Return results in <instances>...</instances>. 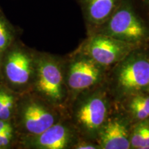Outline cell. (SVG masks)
Segmentation results:
<instances>
[{
  "instance_id": "cell-12",
  "label": "cell",
  "mask_w": 149,
  "mask_h": 149,
  "mask_svg": "<svg viewBox=\"0 0 149 149\" xmlns=\"http://www.w3.org/2000/svg\"><path fill=\"white\" fill-rule=\"evenodd\" d=\"M19 30L7 18L0 6V66L5 52L18 39Z\"/></svg>"
},
{
  "instance_id": "cell-10",
  "label": "cell",
  "mask_w": 149,
  "mask_h": 149,
  "mask_svg": "<svg viewBox=\"0 0 149 149\" xmlns=\"http://www.w3.org/2000/svg\"><path fill=\"white\" fill-rule=\"evenodd\" d=\"M100 148L104 149L130 148L127 124L117 117L106 121L100 130Z\"/></svg>"
},
{
  "instance_id": "cell-9",
  "label": "cell",
  "mask_w": 149,
  "mask_h": 149,
  "mask_svg": "<svg viewBox=\"0 0 149 149\" xmlns=\"http://www.w3.org/2000/svg\"><path fill=\"white\" fill-rule=\"evenodd\" d=\"M107 100L102 95H94L80 105L77 112V120L81 127L88 133L99 132L107 121Z\"/></svg>"
},
{
  "instance_id": "cell-16",
  "label": "cell",
  "mask_w": 149,
  "mask_h": 149,
  "mask_svg": "<svg viewBox=\"0 0 149 149\" xmlns=\"http://www.w3.org/2000/svg\"><path fill=\"white\" fill-rule=\"evenodd\" d=\"M15 127L12 122L0 120V135L6 132L14 130Z\"/></svg>"
},
{
  "instance_id": "cell-18",
  "label": "cell",
  "mask_w": 149,
  "mask_h": 149,
  "mask_svg": "<svg viewBox=\"0 0 149 149\" xmlns=\"http://www.w3.org/2000/svg\"><path fill=\"white\" fill-rule=\"evenodd\" d=\"M75 148L77 149H96L98 148L95 145L91 144H87V143H81V144L77 145Z\"/></svg>"
},
{
  "instance_id": "cell-6",
  "label": "cell",
  "mask_w": 149,
  "mask_h": 149,
  "mask_svg": "<svg viewBox=\"0 0 149 149\" xmlns=\"http://www.w3.org/2000/svg\"><path fill=\"white\" fill-rule=\"evenodd\" d=\"M122 92L135 93L149 86V61L141 56H131L123 61L117 74Z\"/></svg>"
},
{
  "instance_id": "cell-2",
  "label": "cell",
  "mask_w": 149,
  "mask_h": 149,
  "mask_svg": "<svg viewBox=\"0 0 149 149\" xmlns=\"http://www.w3.org/2000/svg\"><path fill=\"white\" fill-rule=\"evenodd\" d=\"M37 52L17 39L2 57L0 81L17 94L31 92L34 82Z\"/></svg>"
},
{
  "instance_id": "cell-3",
  "label": "cell",
  "mask_w": 149,
  "mask_h": 149,
  "mask_svg": "<svg viewBox=\"0 0 149 149\" xmlns=\"http://www.w3.org/2000/svg\"><path fill=\"white\" fill-rule=\"evenodd\" d=\"M65 76L61 61L55 56L37 52L32 92L59 109L65 97Z\"/></svg>"
},
{
  "instance_id": "cell-8",
  "label": "cell",
  "mask_w": 149,
  "mask_h": 149,
  "mask_svg": "<svg viewBox=\"0 0 149 149\" xmlns=\"http://www.w3.org/2000/svg\"><path fill=\"white\" fill-rule=\"evenodd\" d=\"M101 66L86 55L71 62L65 79L68 88L80 92L95 85L103 75Z\"/></svg>"
},
{
  "instance_id": "cell-7",
  "label": "cell",
  "mask_w": 149,
  "mask_h": 149,
  "mask_svg": "<svg viewBox=\"0 0 149 149\" xmlns=\"http://www.w3.org/2000/svg\"><path fill=\"white\" fill-rule=\"evenodd\" d=\"M72 138L70 128L59 120L39 135L19 138L16 148L65 149L69 148Z\"/></svg>"
},
{
  "instance_id": "cell-13",
  "label": "cell",
  "mask_w": 149,
  "mask_h": 149,
  "mask_svg": "<svg viewBox=\"0 0 149 149\" xmlns=\"http://www.w3.org/2000/svg\"><path fill=\"white\" fill-rule=\"evenodd\" d=\"M19 95L0 81V120L12 122Z\"/></svg>"
},
{
  "instance_id": "cell-4",
  "label": "cell",
  "mask_w": 149,
  "mask_h": 149,
  "mask_svg": "<svg viewBox=\"0 0 149 149\" xmlns=\"http://www.w3.org/2000/svg\"><path fill=\"white\" fill-rule=\"evenodd\" d=\"M146 28L130 5L123 4L107 20L103 34L131 44L146 36Z\"/></svg>"
},
{
  "instance_id": "cell-15",
  "label": "cell",
  "mask_w": 149,
  "mask_h": 149,
  "mask_svg": "<svg viewBox=\"0 0 149 149\" xmlns=\"http://www.w3.org/2000/svg\"><path fill=\"white\" fill-rule=\"evenodd\" d=\"M130 148L143 149L144 146V130L143 122L134 128L130 135Z\"/></svg>"
},
{
  "instance_id": "cell-14",
  "label": "cell",
  "mask_w": 149,
  "mask_h": 149,
  "mask_svg": "<svg viewBox=\"0 0 149 149\" xmlns=\"http://www.w3.org/2000/svg\"><path fill=\"white\" fill-rule=\"evenodd\" d=\"M129 110L132 115L139 120L149 117V96L137 94L130 100Z\"/></svg>"
},
{
  "instance_id": "cell-17",
  "label": "cell",
  "mask_w": 149,
  "mask_h": 149,
  "mask_svg": "<svg viewBox=\"0 0 149 149\" xmlns=\"http://www.w3.org/2000/svg\"><path fill=\"white\" fill-rule=\"evenodd\" d=\"M143 130H144V146L143 149L149 148V124L143 122Z\"/></svg>"
},
{
  "instance_id": "cell-5",
  "label": "cell",
  "mask_w": 149,
  "mask_h": 149,
  "mask_svg": "<svg viewBox=\"0 0 149 149\" xmlns=\"http://www.w3.org/2000/svg\"><path fill=\"white\" fill-rule=\"evenodd\" d=\"M133 47L134 44L102 33L88 41L85 54L101 66H109L125 59Z\"/></svg>"
},
{
  "instance_id": "cell-1",
  "label": "cell",
  "mask_w": 149,
  "mask_h": 149,
  "mask_svg": "<svg viewBox=\"0 0 149 149\" xmlns=\"http://www.w3.org/2000/svg\"><path fill=\"white\" fill-rule=\"evenodd\" d=\"M59 120L58 109L31 91L19 96L12 122L19 139L39 135Z\"/></svg>"
},
{
  "instance_id": "cell-11",
  "label": "cell",
  "mask_w": 149,
  "mask_h": 149,
  "mask_svg": "<svg viewBox=\"0 0 149 149\" xmlns=\"http://www.w3.org/2000/svg\"><path fill=\"white\" fill-rule=\"evenodd\" d=\"M118 0H82L85 14L88 21L102 24L114 12Z\"/></svg>"
},
{
  "instance_id": "cell-19",
  "label": "cell",
  "mask_w": 149,
  "mask_h": 149,
  "mask_svg": "<svg viewBox=\"0 0 149 149\" xmlns=\"http://www.w3.org/2000/svg\"><path fill=\"white\" fill-rule=\"evenodd\" d=\"M144 1H145V3H146V4L148 5V6L149 7V0H144Z\"/></svg>"
}]
</instances>
